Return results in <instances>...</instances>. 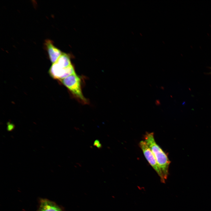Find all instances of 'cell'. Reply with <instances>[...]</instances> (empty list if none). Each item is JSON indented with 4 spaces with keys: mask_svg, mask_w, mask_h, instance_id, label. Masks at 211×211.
I'll use <instances>...</instances> for the list:
<instances>
[{
    "mask_svg": "<svg viewBox=\"0 0 211 211\" xmlns=\"http://www.w3.org/2000/svg\"><path fill=\"white\" fill-rule=\"evenodd\" d=\"M144 139L153 154L163 177L165 180L169 174L171 161L166 153L156 142L153 132H146L144 136Z\"/></svg>",
    "mask_w": 211,
    "mask_h": 211,
    "instance_id": "obj_1",
    "label": "cell"
},
{
    "mask_svg": "<svg viewBox=\"0 0 211 211\" xmlns=\"http://www.w3.org/2000/svg\"><path fill=\"white\" fill-rule=\"evenodd\" d=\"M60 81L80 101L84 104L87 103L88 101L82 92L81 79L79 76L75 73Z\"/></svg>",
    "mask_w": 211,
    "mask_h": 211,
    "instance_id": "obj_2",
    "label": "cell"
},
{
    "mask_svg": "<svg viewBox=\"0 0 211 211\" xmlns=\"http://www.w3.org/2000/svg\"><path fill=\"white\" fill-rule=\"evenodd\" d=\"M139 146L147 160L160 177L161 182L165 183V180L163 177L156 158L146 142L144 140L141 141L139 142Z\"/></svg>",
    "mask_w": 211,
    "mask_h": 211,
    "instance_id": "obj_3",
    "label": "cell"
},
{
    "mask_svg": "<svg viewBox=\"0 0 211 211\" xmlns=\"http://www.w3.org/2000/svg\"><path fill=\"white\" fill-rule=\"evenodd\" d=\"M49 73L52 77L60 80L75 73L72 64L67 67L62 68L56 62L52 64L49 69Z\"/></svg>",
    "mask_w": 211,
    "mask_h": 211,
    "instance_id": "obj_4",
    "label": "cell"
},
{
    "mask_svg": "<svg viewBox=\"0 0 211 211\" xmlns=\"http://www.w3.org/2000/svg\"><path fill=\"white\" fill-rule=\"evenodd\" d=\"M45 45L51 62L52 64L55 63L62 53L54 45L52 41L50 40L45 41Z\"/></svg>",
    "mask_w": 211,
    "mask_h": 211,
    "instance_id": "obj_5",
    "label": "cell"
},
{
    "mask_svg": "<svg viewBox=\"0 0 211 211\" xmlns=\"http://www.w3.org/2000/svg\"><path fill=\"white\" fill-rule=\"evenodd\" d=\"M36 211H63L54 202L47 199L40 200L38 208Z\"/></svg>",
    "mask_w": 211,
    "mask_h": 211,
    "instance_id": "obj_6",
    "label": "cell"
},
{
    "mask_svg": "<svg viewBox=\"0 0 211 211\" xmlns=\"http://www.w3.org/2000/svg\"><path fill=\"white\" fill-rule=\"evenodd\" d=\"M55 62L62 68L67 67L72 64L69 56L63 53Z\"/></svg>",
    "mask_w": 211,
    "mask_h": 211,
    "instance_id": "obj_7",
    "label": "cell"
}]
</instances>
